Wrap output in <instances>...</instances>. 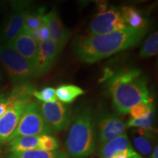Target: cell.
I'll return each mask as SVG.
<instances>
[{"label": "cell", "instance_id": "15", "mask_svg": "<svg viewBox=\"0 0 158 158\" xmlns=\"http://www.w3.org/2000/svg\"><path fill=\"white\" fill-rule=\"evenodd\" d=\"M133 147L129 138L127 134L124 133L101 145L100 149V158H111Z\"/></svg>", "mask_w": 158, "mask_h": 158}, {"label": "cell", "instance_id": "26", "mask_svg": "<svg viewBox=\"0 0 158 158\" xmlns=\"http://www.w3.org/2000/svg\"><path fill=\"white\" fill-rule=\"evenodd\" d=\"M5 75L3 73V71L0 68V91H2L4 86H5Z\"/></svg>", "mask_w": 158, "mask_h": 158}, {"label": "cell", "instance_id": "11", "mask_svg": "<svg viewBox=\"0 0 158 158\" xmlns=\"http://www.w3.org/2000/svg\"><path fill=\"white\" fill-rule=\"evenodd\" d=\"M7 143V150L13 153L28 150L51 151L54 147L55 141L51 135H41L16 137Z\"/></svg>", "mask_w": 158, "mask_h": 158}, {"label": "cell", "instance_id": "28", "mask_svg": "<svg viewBox=\"0 0 158 158\" xmlns=\"http://www.w3.org/2000/svg\"><path fill=\"white\" fill-rule=\"evenodd\" d=\"M4 92H4L3 90L2 91H0V98H1L2 95V94H4Z\"/></svg>", "mask_w": 158, "mask_h": 158}, {"label": "cell", "instance_id": "24", "mask_svg": "<svg viewBox=\"0 0 158 158\" xmlns=\"http://www.w3.org/2000/svg\"><path fill=\"white\" fill-rule=\"evenodd\" d=\"M32 95L42 102H54L57 101L55 89L52 87H45L40 91L35 89Z\"/></svg>", "mask_w": 158, "mask_h": 158}, {"label": "cell", "instance_id": "29", "mask_svg": "<svg viewBox=\"0 0 158 158\" xmlns=\"http://www.w3.org/2000/svg\"><path fill=\"white\" fill-rule=\"evenodd\" d=\"M1 149H2V147L0 146V153H1Z\"/></svg>", "mask_w": 158, "mask_h": 158}, {"label": "cell", "instance_id": "20", "mask_svg": "<svg viewBox=\"0 0 158 158\" xmlns=\"http://www.w3.org/2000/svg\"><path fill=\"white\" fill-rule=\"evenodd\" d=\"M158 52V33L154 32L146 40L140 51V57L143 59L149 58L157 54Z\"/></svg>", "mask_w": 158, "mask_h": 158}, {"label": "cell", "instance_id": "25", "mask_svg": "<svg viewBox=\"0 0 158 158\" xmlns=\"http://www.w3.org/2000/svg\"><path fill=\"white\" fill-rule=\"evenodd\" d=\"M7 93L8 92H7V93L4 92V94L0 98V117L5 114L6 110L9 107L10 104L11 103V102L8 99V97H7Z\"/></svg>", "mask_w": 158, "mask_h": 158}, {"label": "cell", "instance_id": "13", "mask_svg": "<svg viewBox=\"0 0 158 158\" xmlns=\"http://www.w3.org/2000/svg\"><path fill=\"white\" fill-rule=\"evenodd\" d=\"M5 45H8L20 56L28 61L35 69L38 50V43L29 32L23 29L13 40Z\"/></svg>", "mask_w": 158, "mask_h": 158}, {"label": "cell", "instance_id": "17", "mask_svg": "<svg viewBox=\"0 0 158 158\" xmlns=\"http://www.w3.org/2000/svg\"><path fill=\"white\" fill-rule=\"evenodd\" d=\"M57 100L64 104L71 103L80 95L84 94V90L78 86L73 84L59 85L56 89Z\"/></svg>", "mask_w": 158, "mask_h": 158}, {"label": "cell", "instance_id": "10", "mask_svg": "<svg viewBox=\"0 0 158 158\" xmlns=\"http://www.w3.org/2000/svg\"><path fill=\"white\" fill-rule=\"evenodd\" d=\"M127 124L115 114L102 113L95 120L96 135L99 143L102 144L123 135Z\"/></svg>", "mask_w": 158, "mask_h": 158}, {"label": "cell", "instance_id": "2", "mask_svg": "<svg viewBox=\"0 0 158 158\" xmlns=\"http://www.w3.org/2000/svg\"><path fill=\"white\" fill-rule=\"evenodd\" d=\"M107 86L114 106L119 114H128L140 102H152L147 77L138 68L126 69L113 75L108 80Z\"/></svg>", "mask_w": 158, "mask_h": 158}, {"label": "cell", "instance_id": "22", "mask_svg": "<svg viewBox=\"0 0 158 158\" xmlns=\"http://www.w3.org/2000/svg\"><path fill=\"white\" fill-rule=\"evenodd\" d=\"M155 121V108L149 111L147 115L138 119L130 118L126 124L127 127H137L142 130H153V124Z\"/></svg>", "mask_w": 158, "mask_h": 158}, {"label": "cell", "instance_id": "16", "mask_svg": "<svg viewBox=\"0 0 158 158\" xmlns=\"http://www.w3.org/2000/svg\"><path fill=\"white\" fill-rule=\"evenodd\" d=\"M120 10L128 27L134 29H146L147 21L135 7L132 6H124Z\"/></svg>", "mask_w": 158, "mask_h": 158}, {"label": "cell", "instance_id": "19", "mask_svg": "<svg viewBox=\"0 0 158 158\" xmlns=\"http://www.w3.org/2000/svg\"><path fill=\"white\" fill-rule=\"evenodd\" d=\"M44 13L43 9H39L37 13H29L25 16L23 29L27 31L37 30L44 24Z\"/></svg>", "mask_w": 158, "mask_h": 158}, {"label": "cell", "instance_id": "8", "mask_svg": "<svg viewBox=\"0 0 158 158\" xmlns=\"http://www.w3.org/2000/svg\"><path fill=\"white\" fill-rule=\"evenodd\" d=\"M121 10L116 7L98 13L89 25L90 35H105L127 28Z\"/></svg>", "mask_w": 158, "mask_h": 158}, {"label": "cell", "instance_id": "6", "mask_svg": "<svg viewBox=\"0 0 158 158\" xmlns=\"http://www.w3.org/2000/svg\"><path fill=\"white\" fill-rule=\"evenodd\" d=\"M54 133L43 118L39 102L31 100L26 106L10 140L21 136L51 135Z\"/></svg>", "mask_w": 158, "mask_h": 158}, {"label": "cell", "instance_id": "3", "mask_svg": "<svg viewBox=\"0 0 158 158\" xmlns=\"http://www.w3.org/2000/svg\"><path fill=\"white\" fill-rule=\"evenodd\" d=\"M95 119L89 107L81 108L74 116L66 140L68 155L73 158H86L96 148Z\"/></svg>", "mask_w": 158, "mask_h": 158}, {"label": "cell", "instance_id": "23", "mask_svg": "<svg viewBox=\"0 0 158 158\" xmlns=\"http://www.w3.org/2000/svg\"><path fill=\"white\" fill-rule=\"evenodd\" d=\"M152 109H154L153 102H140L130 108L128 113L130 114L131 119H138L145 116Z\"/></svg>", "mask_w": 158, "mask_h": 158}, {"label": "cell", "instance_id": "18", "mask_svg": "<svg viewBox=\"0 0 158 158\" xmlns=\"http://www.w3.org/2000/svg\"><path fill=\"white\" fill-rule=\"evenodd\" d=\"M7 158H68V155L63 152L43 151V150H28L10 153Z\"/></svg>", "mask_w": 158, "mask_h": 158}, {"label": "cell", "instance_id": "14", "mask_svg": "<svg viewBox=\"0 0 158 158\" xmlns=\"http://www.w3.org/2000/svg\"><path fill=\"white\" fill-rule=\"evenodd\" d=\"M43 21L48 28L50 39L62 50L70 37V32L63 24L56 10L53 8L49 13L44 14Z\"/></svg>", "mask_w": 158, "mask_h": 158}, {"label": "cell", "instance_id": "4", "mask_svg": "<svg viewBox=\"0 0 158 158\" xmlns=\"http://www.w3.org/2000/svg\"><path fill=\"white\" fill-rule=\"evenodd\" d=\"M35 90L34 86L28 83L15 86L13 90L8 92V97L12 102L5 114L0 117L1 147L10 140L26 106L32 100Z\"/></svg>", "mask_w": 158, "mask_h": 158}, {"label": "cell", "instance_id": "27", "mask_svg": "<svg viewBox=\"0 0 158 158\" xmlns=\"http://www.w3.org/2000/svg\"><path fill=\"white\" fill-rule=\"evenodd\" d=\"M151 158H158V148L157 146H156L155 149H153L152 152L151 154Z\"/></svg>", "mask_w": 158, "mask_h": 158}, {"label": "cell", "instance_id": "5", "mask_svg": "<svg viewBox=\"0 0 158 158\" xmlns=\"http://www.w3.org/2000/svg\"><path fill=\"white\" fill-rule=\"evenodd\" d=\"M0 62L14 86L28 84L35 78L32 65L8 45H0Z\"/></svg>", "mask_w": 158, "mask_h": 158}, {"label": "cell", "instance_id": "12", "mask_svg": "<svg viewBox=\"0 0 158 158\" xmlns=\"http://www.w3.org/2000/svg\"><path fill=\"white\" fill-rule=\"evenodd\" d=\"M62 51L51 39L38 43V50L35 64V78L43 76L50 70Z\"/></svg>", "mask_w": 158, "mask_h": 158}, {"label": "cell", "instance_id": "7", "mask_svg": "<svg viewBox=\"0 0 158 158\" xmlns=\"http://www.w3.org/2000/svg\"><path fill=\"white\" fill-rule=\"evenodd\" d=\"M29 13V3L19 2L13 4L12 11L0 27V45L7 44L23 30L25 16Z\"/></svg>", "mask_w": 158, "mask_h": 158}, {"label": "cell", "instance_id": "21", "mask_svg": "<svg viewBox=\"0 0 158 158\" xmlns=\"http://www.w3.org/2000/svg\"><path fill=\"white\" fill-rule=\"evenodd\" d=\"M136 136L133 139V145L140 153L144 155H149L152 152L154 148L153 135H141Z\"/></svg>", "mask_w": 158, "mask_h": 158}, {"label": "cell", "instance_id": "9", "mask_svg": "<svg viewBox=\"0 0 158 158\" xmlns=\"http://www.w3.org/2000/svg\"><path fill=\"white\" fill-rule=\"evenodd\" d=\"M40 108L45 122L54 133L62 131L70 125L71 110L66 104L58 100L54 102H41Z\"/></svg>", "mask_w": 158, "mask_h": 158}, {"label": "cell", "instance_id": "1", "mask_svg": "<svg viewBox=\"0 0 158 158\" xmlns=\"http://www.w3.org/2000/svg\"><path fill=\"white\" fill-rule=\"evenodd\" d=\"M146 33V29L127 27L108 34L84 35L75 39L73 50L80 60L92 64L135 46Z\"/></svg>", "mask_w": 158, "mask_h": 158}]
</instances>
